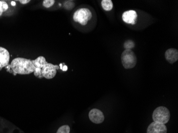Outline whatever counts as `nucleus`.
I'll return each mask as SVG.
<instances>
[{
    "mask_svg": "<svg viewBox=\"0 0 178 133\" xmlns=\"http://www.w3.org/2000/svg\"><path fill=\"white\" fill-rule=\"evenodd\" d=\"M10 67L15 75L30 74L34 72L36 68L32 61L23 58L14 59L11 63Z\"/></svg>",
    "mask_w": 178,
    "mask_h": 133,
    "instance_id": "f257e3e1",
    "label": "nucleus"
},
{
    "mask_svg": "<svg viewBox=\"0 0 178 133\" xmlns=\"http://www.w3.org/2000/svg\"><path fill=\"white\" fill-rule=\"evenodd\" d=\"M170 117L168 109L164 107H159L153 112V121L158 123L165 124L170 121Z\"/></svg>",
    "mask_w": 178,
    "mask_h": 133,
    "instance_id": "f03ea898",
    "label": "nucleus"
},
{
    "mask_svg": "<svg viewBox=\"0 0 178 133\" xmlns=\"http://www.w3.org/2000/svg\"><path fill=\"white\" fill-rule=\"evenodd\" d=\"M92 17L91 11L88 8H80L76 10L73 15V20L83 26L86 25Z\"/></svg>",
    "mask_w": 178,
    "mask_h": 133,
    "instance_id": "7ed1b4c3",
    "label": "nucleus"
},
{
    "mask_svg": "<svg viewBox=\"0 0 178 133\" xmlns=\"http://www.w3.org/2000/svg\"><path fill=\"white\" fill-rule=\"evenodd\" d=\"M121 61L123 67L128 69L135 67L137 62V59L131 50H125L121 55Z\"/></svg>",
    "mask_w": 178,
    "mask_h": 133,
    "instance_id": "20e7f679",
    "label": "nucleus"
},
{
    "mask_svg": "<svg viewBox=\"0 0 178 133\" xmlns=\"http://www.w3.org/2000/svg\"><path fill=\"white\" fill-rule=\"evenodd\" d=\"M59 69V65H54L52 63L46 62L43 67L41 68L42 75L46 79H50L55 77L57 70Z\"/></svg>",
    "mask_w": 178,
    "mask_h": 133,
    "instance_id": "39448f33",
    "label": "nucleus"
},
{
    "mask_svg": "<svg viewBox=\"0 0 178 133\" xmlns=\"http://www.w3.org/2000/svg\"><path fill=\"white\" fill-rule=\"evenodd\" d=\"M90 120L94 123H103L104 120V113L102 111L98 109H93L90 111L89 113Z\"/></svg>",
    "mask_w": 178,
    "mask_h": 133,
    "instance_id": "423d86ee",
    "label": "nucleus"
},
{
    "mask_svg": "<svg viewBox=\"0 0 178 133\" xmlns=\"http://www.w3.org/2000/svg\"><path fill=\"white\" fill-rule=\"evenodd\" d=\"M147 133H167V127L165 124L154 121L148 126Z\"/></svg>",
    "mask_w": 178,
    "mask_h": 133,
    "instance_id": "0eeeda50",
    "label": "nucleus"
},
{
    "mask_svg": "<svg viewBox=\"0 0 178 133\" xmlns=\"http://www.w3.org/2000/svg\"><path fill=\"white\" fill-rule=\"evenodd\" d=\"M137 13L135 10H128L123 13V21L128 24L135 25L137 21Z\"/></svg>",
    "mask_w": 178,
    "mask_h": 133,
    "instance_id": "6e6552de",
    "label": "nucleus"
},
{
    "mask_svg": "<svg viewBox=\"0 0 178 133\" xmlns=\"http://www.w3.org/2000/svg\"><path fill=\"white\" fill-rule=\"evenodd\" d=\"M10 61V53L6 48L0 46V71L8 66Z\"/></svg>",
    "mask_w": 178,
    "mask_h": 133,
    "instance_id": "1a4fd4ad",
    "label": "nucleus"
},
{
    "mask_svg": "<svg viewBox=\"0 0 178 133\" xmlns=\"http://www.w3.org/2000/svg\"><path fill=\"white\" fill-rule=\"evenodd\" d=\"M166 60L170 63H173L176 62L178 60V51L176 48H169L166 51Z\"/></svg>",
    "mask_w": 178,
    "mask_h": 133,
    "instance_id": "9d476101",
    "label": "nucleus"
},
{
    "mask_svg": "<svg viewBox=\"0 0 178 133\" xmlns=\"http://www.w3.org/2000/svg\"><path fill=\"white\" fill-rule=\"evenodd\" d=\"M32 61L36 68H42L46 62V58L42 56L38 57V58H36L35 60H33Z\"/></svg>",
    "mask_w": 178,
    "mask_h": 133,
    "instance_id": "9b49d317",
    "label": "nucleus"
},
{
    "mask_svg": "<svg viewBox=\"0 0 178 133\" xmlns=\"http://www.w3.org/2000/svg\"><path fill=\"white\" fill-rule=\"evenodd\" d=\"M102 5L105 11H110L113 8V4L111 0H102Z\"/></svg>",
    "mask_w": 178,
    "mask_h": 133,
    "instance_id": "f8f14e48",
    "label": "nucleus"
},
{
    "mask_svg": "<svg viewBox=\"0 0 178 133\" xmlns=\"http://www.w3.org/2000/svg\"><path fill=\"white\" fill-rule=\"evenodd\" d=\"M135 44L134 42L131 40H127L124 44V47L125 50H131L134 48Z\"/></svg>",
    "mask_w": 178,
    "mask_h": 133,
    "instance_id": "ddd939ff",
    "label": "nucleus"
},
{
    "mask_svg": "<svg viewBox=\"0 0 178 133\" xmlns=\"http://www.w3.org/2000/svg\"><path fill=\"white\" fill-rule=\"evenodd\" d=\"M70 127L68 125H63L59 128L57 133H69Z\"/></svg>",
    "mask_w": 178,
    "mask_h": 133,
    "instance_id": "4468645a",
    "label": "nucleus"
},
{
    "mask_svg": "<svg viewBox=\"0 0 178 133\" xmlns=\"http://www.w3.org/2000/svg\"><path fill=\"white\" fill-rule=\"evenodd\" d=\"M9 8V6L7 3L3 1H0V11L2 12H5L8 10Z\"/></svg>",
    "mask_w": 178,
    "mask_h": 133,
    "instance_id": "2eb2a0df",
    "label": "nucleus"
},
{
    "mask_svg": "<svg viewBox=\"0 0 178 133\" xmlns=\"http://www.w3.org/2000/svg\"><path fill=\"white\" fill-rule=\"evenodd\" d=\"M55 3L54 0H44L43 2V5L46 8H49L54 5Z\"/></svg>",
    "mask_w": 178,
    "mask_h": 133,
    "instance_id": "dca6fc26",
    "label": "nucleus"
},
{
    "mask_svg": "<svg viewBox=\"0 0 178 133\" xmlns=\"http://www.w3.org/2000/svg\"><path fill=\"white\" fill-rule=\"evenodd\" d=\"M74 3L72 1H66L64 4V7L67 10H71L74 7Z\"/></svg>",
    "mask_w": 178,
    "mask_h": 133,
    "instance_id": "f3484780",
    "label": "nucleus"
},
{
    "mask_svg": "<svg viewBox=\"0 0 178 133\" xmlns=\"http://www.w3.org/2000/svg\"><path fill=\"white\" fill-rule=\"evenodd\" d=\"M19 1L22 4H27V3L29 2L30 0H20Z\"/></svg>",
    "mask_w": 178,
    "mask_h": 133,
    "instance_id": "a211bd4d",
    "label": "nucleus"
},
{
    "mask_svg": "<svg viewBox=\"0 0 178 133\" xmlns=\"http://www.w3.org/2000/svg\"><path fill=\"white\" fill-rule=\"evenodd\" d=\"M67 69H68V67H67V65H63V69H62V71H67Z\"/></svg>",
    "mask_w": 178,
    "mask_h": 133,
    "instance_id": "6ab92c4d",
    "label": "nucleus"
},
{
    "mask_svg": "<svg viewBox=\"0 0 178 133\" xmlns=\"http://www.w3.org/2000/svg\"><path fill=\"white\" fill-rule=\"evenodd\" d=\"M11 4L12 6H13V7H15L16 5V3L15 2V1H12L11 2Z\"/></svg>",
    "mask_w": 178,
    "mask_h": 133,
    "instance_id": "aec40b11",
    "label": "nucleus"
},
{
    "mask_svg": "<svg viewBox=\"0 0 178 133\" xmlns=\"http://www.w3.org/2000/svg\"><path fill=\"white\" fill-rule=\"evenodd\" d=\"M63 63H60V68L61 69V70H62V69H63Z\"/></svg>",
    "mask_w": 178,
    "mask_h": 133,
    "instance_id": "412c9836",
    "label": "nucleus"
},
{
    "mask_svg": "<svg viewBox=\"0 0 178 133\" xmlns=\"http://www.w3.org/2000/svg\"><path fill=\"white\" fill-rule=\"evenodd\" d=\"M2 13H3L2 12L0 11V16H1V15H2Z\"/></svg>",
    "mask_w": 178,
    "mask_h": 133,
    "instance_id": "4be33fe9",
    "label": "nucleus"
}]
</instances>
